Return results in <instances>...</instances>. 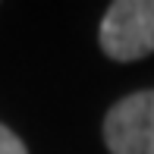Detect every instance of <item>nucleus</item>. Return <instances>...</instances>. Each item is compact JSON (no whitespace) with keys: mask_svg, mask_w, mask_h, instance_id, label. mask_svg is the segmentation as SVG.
I'll return each mask as SVG.
<instances>
[{"mask_svg":"<svg viewBox=\"0 0 154 154\" xmlns=\"http://www.w3.org/2000/svg\"><path fill=\"white\" fill-rule=\"evenodd\" d=\"M101 51L116 63L154 54V0H116L107 6L97 29Z\"/></svg>","mask_w":154,"mask_h":154,"instance_id":"f257e3e1","label":"nucleus"},{"mask_svg":"<svg viewBox=\"0 0 154 154\" xmlns=\"http://www.w3.org/2000/svg\"><path fill=\"white\" fill-rule=\"evenodd\" d=\"M110 154H154V91L126 94L104 116Z\"/></svg>","mask_w":154,"mask_h":154,"instance_id":"f03ea898","label":"nucleus"},{"mask_svg":"<svg viewBox=\"0 0 154 154\" xmlns=\"http://www.w3.org/2000/svg\"><path fill=\"white\" fill-rule=\"evenodd\" d=\"M0 154H29V148L22 145V138L13 129H6L3 123H0Z\"/></svg>","mask_w":154,"mask_h":154,"instance_id":"7ed1b4c3","label":"nucleus"}]
</instances>
